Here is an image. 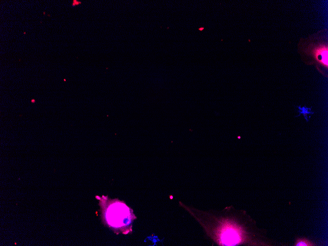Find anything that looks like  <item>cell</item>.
Here are the masks:
<instances>
[{"instance_id":"cell-1","label":"cell","mask_w":328,"mask_h":246,"mask_svg":"<svg viewBox=\"0 0 328 246\" xmlns=\"http://www.w3.org/2000/svg\"><path fill=\"white\" fill-rule=\"evenodd\" d=\"M183 207L203 228L207 236L220 246L262 244L263 232L243 210L231 206L221 211Z\"/></svg>"},{"instance_id":"cell-2","label":"cell","mask_w":328,"mask_h":246,"mask_svg":"<svg viewBox=\"0 0 328 246\" xmlns=\"http://www.w3.org/2000/svg\"><path fill=\"white\" fill-rule=\"evenodd\" d=\"M110 202L104 212L106 223L114 230L124 234L129 232L132 221L136 218L132 210L117 199Z\"/></svg>"},{"instance_id":"cell-3","label":"cell","mask_w":328,"mask_h":246,"mask_svg":"<svg viewBox=\"0 0 328 246\" xmlns=\"http://www.w3.org/2000/svg\"><path fill=\"white\" fill-rule=\"evenodd\" d=\"M317 60L326 67H328V47L321 46L316 49L314 52Z\"/></svg>"}]
</instances>
